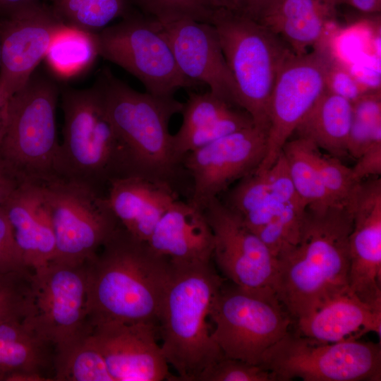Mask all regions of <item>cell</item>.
Instances as JSON below:
<instances>
[{"instance_id": "1", "label": "cell", "mask_w": 381, "mask_h": 381, "mask_svg": "<svg viewBox=\"0 0 381 381\" xmlns=\"http://www.w3.org/2000/svg\"><path fill=\"white\" fill-rule=\"evenodd\" d=\"M87 262L88 325H158L171 265L121 224Z\"/></svg>"}, {"instance_id": "2", "label": "cell", "mask_w": 381, "mask_h": 381, "mask_svg": "<svg viewBox=\"0 0 381 381\" xmlns=\"http://www.w3.org/2000/svg\"><path fill=\"white\" fill-rule=\"evenodd\" d=\"M351 204L306 209L298 242L277 258L273 289L291 318L312 313L347 289Z\"/></svg>"}, {"instance_id": "3", "label": "cell", "mask_w": 381, "mask_h": 381, "mask_svg": "<svg viewBox=\"0 0 381 381\" xmlns=\"http://www.w3.org/2000/svg\"><path fill=\"white\" fill-rule=\"evenodd\" d=\"M171 265L158 319L161 348L178 380L199 381L224 356L212 338L210 315L225 279L211 261Z\"/></svg>"}, {"instance_id": "4", "label": "cell", "mask_w": 381, "mask_h": 381, "mask_svg": "<svg viewBox=\"0 0 381 381\" xmlns=\"http://www.w3.org/2000/svg\"><path fill=\"white\" fill-rule=\"evenodd\" d=\"M107 116L120 141L128 176L164 181L174 186L181 162L173 148L169 124L183 103L174 96L140 92L108 68L95 83Z\"/></svg>"}, {"instance_id": "5", "label": "cell", "mask_w": 381, "mask_h": 381, "mask_svg": "<svg viewBox=\"0 0 381 381\" xmlns=\"http://www.w3.org/2000/svg\"><path fill=\"white\" fill-rule=\"evenodd\" d=\"M63 139L56 177L83 185L106 197L114 179L128 176L122 147L95 83L62 92Z\"/></svg>"}, {"instance_id": "6", "label": "cell", "mask_w": 381, "mask_h": 381, "mask_svg": "<svg viewBox=\"0 0 381 381\" xmlns=\"http://www.w3.org/2000/svg\"><path fill=\"white\" fill-rule=\"evenodd\" d=\"M211 24L238 87L241 107L256 127L268 131L274 83L295 54L280 36L241 13L217 9Z\"/></svg>"}, {"instance_id": "7", "label": "cell", "mask_w": 381, "mask_h": 381, "mask_svg": "<svg viewBox=\"0 0 381 381\" xmlns=\"http://www.w3.org/2000/svg\"><path fill=\"white\" fill-rule=\"evenodd\" d=\"M59 96V87L52 79L34 72L11 97L0 154L23 182L42 184L56 178Z\"/></svg>"}, {"instance_id": "8", "label": "cell", "mask_w": 381, "mask_h": 381, "mask_svg": "<svg viewBox=\"0 0 381 381\" xmlns=\"http://www.w3.org/2000/svg\"><path fill=\"white\" fill-rule=\"evenodd\" d=\"M212 336L223 354L260 365L288 332L291 316L272 289L253 292L224 284L210 311Z\"/></svg>"}, {"instance_id": "9", "label": "cell", "mask_w": 381, "mask_h": 381, "mask_svg": "<svg viewBox=\"0 0 381 381\" xmlns=\"http://www.w3.org/2000/svg\"><path fill=\"white\" fill-rule=\"evenodd\" d=\"M260 365L277 381H380L381 349L371 341L325 342L288 332L266 351Z\"/></svg>"}, {"instance_id": "10", "label": "cell", "mask_w": 381, "mask_h": 381, "mask_svg": "<svg viewBox=\"0 0 381 381\" xmlns=\"http://www.w3.org/2000/svg\"><path fill=\"white\" fill-rule=\"evenodd\" d=\"M97 38L99 55L138 78L150 94L174 96L197 84L180 71L165 30L154 18L130 13Z\"/></svg>"}, {"instance_id": "11", "label": "cell", "mask_w": 381, "mask_h": 381, "mask_svg": "<svg viewBox=\"0 0 381 381\" xmlns=\"http://www.w3.org/2000/svg\"><path fill=\"white\" fill-rule=\"evenodd\" d=\"M41 186L55 236L52 260L83 263L92 260L121 224L106 197L58 177Z\"/></svg>"}, {"instance_id": "12", "label": "cell", "mask_w": 381, "mask_h": 381, "mask_svg": "<svg viewBox=\"0 0 381 381\" xmlns=\"http://www.w3.org/2000/svg\"><path fill=\"white\" fill-rule=\"evenodd\" d=\"M87 262L52 260L33 272L32 311L26 316L54 348V354L87 336Z\"/></svg>"}, {"instance_id": "13", "label": "cell", "mask_w": 381, "mask_h": 381, "mask_svg": "<svg viewBox=\"0 0 381 381\" xmlns=\"http://www.w3.org/2000/svg\"><path fill=\"white\" fill-rule=\"evenodd\" d=\"M222 202L266 245L294 231L306 207L296 192L282 151L268 169L238 181Z\"/></svg>"}, {"instance_id": "14", "label": "cell", "mask_w": 381, "mask_h": 381, "mask_svg": "<svg viewBox=\"0 0 381 381\" xmlns=\"http://www.w3.org/2000/svg\"><path fill=\"white\" fill-rule=\"evenodd\" d=\"M329 54L327 48L318 47L309 53L294 54L282 68L270 99L266 152L256 171L272 166L299 122L327 90Z\"/></svg>"}, {"instance_id": "15", "label": "cell", "mask_w": 381, "mask_h": 381, "mask_svg": "<svg viewBox=\"0 0 381 381\" xmlns=\"http://www.w3.org/2000/svg\"><path fill=\"white\" fill-rule=\"evenodd\" d=\"M267 138V131L253 126L186 154L181 164L192 179L188 202L202 210L233 183L254 171L265 155Z\"/></svg>"}, {"instance_id": "16", "label": "cell", "mask_w": 381, "mask_h": 381, "mask_svg": "<svg viewBox=\"0 0 381 381\" xmlns=\"http://www.w3.org/2000/svg\"><path fill=\"white\" fill-rule=\"evenodd\" d=\"M202 211L214 236L212 258L224 276L246 291L274 290L277 260L264 242L219 198Z\"/></svg>"}, {"instance_id": "17", "label": "cell", "mask_w": 381, "mask_h": 381, "mask_svg": "<svg viewBox=\"0 0 381 381\" xmlns=\"http://www.w3.org/2000/svg\"><path fill=\"white\" fill-rule=\"evenodd\" d=\"M0 89L12 97L34 73L55 34L64 23L48 5L39 0L15 9L0 18Z\"/></svg>"}, {"instance_id": "18", "label": "cell", "mask_w": 381, "mask_h": 381, "mask_svg": "<svg viewBox=\"0 0 381 381\" xmlns=\"http://www.w3.org/2000/svg\"><path fill=\"white\" fill-rule=\"evenodd\" d=\"M158 325L149 322H102L89 340L102 354L114 381L171 380L169 363L156 340Z\"/></svg>"}, {"instance_id": "19", "label": "cell", "mask_w": 381, "mask_h": 381, "mask_svg": "<svg viewBox=\"0 0 381 381\" xmlns=\"http://www.w3.org/2000/svg\"><path fill=\"white\" fill-rule=\"evenodd\" d=\"M349 287L370 305L381 308V180L362 181L351 202Z\"/></svg>"}, {"instance_id": "20", "label": "cell", "mask_w": 381, "mask_h": 381, "mask_svg": "<svg viewBox=\"0 0 381 381\" xmlns=\"http://www.w3.org/2000/svg\"><path fill=\"white\" fill-rule=\"evenodd\" d=\"M161 24L182 74L207 85L214 95L241 108L238 87L214 27L188 18Z\"/></svg>"}, {"instance_id": "21", "label": "cell", "mask_w": 381, "mask_h": 381, "mask_svg": "<svg viewBox=\"0 0 381 381\" xmlns=\"http://www.w3.org/2000/svg\"><path fill=\"white\" fill-rule=\"evenodd\" d=\"M2 207L26 267L37 272L47 266L56 241L41 184L23 182Z\"/></svg>"}, {"instance_id": "22", "label": "cell", "mask_w": 381, "mask_h": 381, "mask_svg": "<svg viewBox=\"0 0 381 381\" xmlns=\"http://www.w3.org/2000/svg\"><path fill=\"white\" fill-rule=\"evenodd\" d=\"M182 123L172 136L176 158L233 132L255 126L250 114L210 90L190 92L181 112Z\"/></svg>"}, {"instance_id": "23", "label": "cell", "mask_w": 381, "mask_h": 381, "mask_svg": "<svg viewBox=\"0 0 381 381\" xmlns=\"http://www.w3.org/2000/svg\"><path fill=\"white\" fill-rule=\"evenodd\" d=\"M157 254L173 264L210 262L214 236L202 210L176 200L147 241Z\"/></svg>"}, {"instance_id": "24", "label": "cell", "mask_w": 381, "mask_h": 381, "mask_svg": "<svg viewBox=\"0 0 381 381\" xmlns=\"http://www.w3.org/2000/svg\"><path fill=\"white\" fill-rule=\"evenodd\" d=\"M297 325L301 335L325 342L357 339L370 332L380 338L381 308L365 302L348 288L297 319Z\"/></svg>"}, {"instance_id": "25", "label": "cell", "mask_w": 381, "mask_h": 381, "mask_svg": "<svg viewBox=\"0 0 381 381\" xmlns=\"http://www.w3.org/2000/svg\"><path fill=\"white\" fill-rule=\"evenodd\" d=\"M54 346L25 318L0 325V381L51 380Z\"/></svg>"}, {"instance_id": "26", "label": "cell", "mask_w": 381, "mask_h": 381, "mask_svg": "<svg viewBox=\"0 0 381 381\" xmlns=\"http://www.w3.org/2000/svg\"><path fill=\"white\" fill-rule=\"evenodd\" d=\"M352 102L327 90L295 128L296 138H305L335 157L348 155Z\"/></svg>"}, {"instance_id": "27", "label": "cell", "mask_w": 381, "mask_h": 381, "mask_svg": "<svg viewBox=\"0 0 381 381\" xmlns=\"http://www.w3.org/2000/svg\"><path fill=\"white\" fill-rule=\"evenodd\" d=\"M98 55L97 33L64 24L44 59L56 75L71 78L90 68Z\"/></svg>"}, {"instance_id": "28", "label": "cell", "mask_w": 381, "mask_h": 381, "mask_svg": "<svg viewBox=\"0 0 381 381\" xmlns=\"http://www.w3.org/2000/svg\"><path fill=\"white\" fill-rule=\"evenodd\" d=\"M314 147L310 141L296 138L287 140L282 148L296 192L309 209L338 205L322 183L314 158Z\"/></svg>"}, {"instance_id": "29", "label": "cell", "mask_w": 381, "mask_h": 381, "mask_svg": "<svg viewBox=\"0 0 381 381\" xmlns=\"http://www.w3.org/2000/svg\"><path fill=\"white\" fill-rule=\"evenodd\" d=\"M48 5L65 25L97 33L114 19L130 13L129 0H49Z\"/></svg>"}, {"instance_id": "30", "label": "cell", "mask_w": 381, "mask_h": 381, "mask_svg": "<svg viewBox=\"0 0 381 381\" xmlns=\"http://www.w3.org/2000/svg\"><path fill=\"white\" fill-rule=\"evenodd\" d=\"M167 181L143 176L119 178L110 182L106 198L120 224L128 231Z\"/></svg>"}, {"instance_id": "31", "label": "cell", "mask_w": 381, "mask_h": 381, "mask_svg": "<svg viewBox=\"0 0 381 381\" xmlns=\"http://www.w3.org/2000/svg\"><path fill=\"white\" fill-rule=\"evenodd\" d=\"M53 379L57 381H114L102 354L87 335L54 354Z\"/></svg>"}, {"instance_id": "32", "label": "cell", "mask_w": 381, "mask_h": 381, "mask_svg": "<svg viewBox=\"0 0 381 381\" xmlns=\"http://www.w3.org/2000/svg\"><path fill=\"white\" fill-rule=\"evenodd\" d=\"M377 143H381L380 87L367 91L352 102L348 155L358 159Z\"/></svg>"}, {"instance_id": "33", "label": "cell", "mask_w": 381, "mask_h": 381, "mask_svg": "<svg viewBox=\"0 0 381 381\" xmlns=\"http://www.w3.org/2000/svg\"><path fill=\"white\" fill-rule=\"evenodd\" d=\"M337 12H320L302 18L281 20L266 26L280 36L296 55L321 40L327 24Z\"/></svg>"}, {"instance_id": "34", "label": "cell", "mask_w": 381, "mask_h": 381, "mask_svg": "<svg viewBox=\"0 0 381 381\" xmlns=\"http://www.w3.org/2000/svg\"><path fill=\"white\" fill-rule=\"evenodd\" d=\"M33 271L0 275V325L25 318L32 310Z\"/></svg>"}, {"instance_id": "35", "label": "cell", "mask_w": 381, "mask_h": 381, "mask_svg": "<svg viewBox=\"0 0 381 381\" xmlns=\"http://www.w3.org/2000/svg\"><path fill=\"white\" fill-rule=\"evenodd\" d=\"M313 155L322 183L333 201L338 205H349L361 183L356 180L351 168L339 158L322 153L316 145Z\"/></svg>"}, {"instance_id": "36", "label": "cell", "mask_w": 381, "mask_h": 381, "mask_svg": "<svg viewBox=\"0 0 381 381\" xmlns=\"http://www.w3.org/2000/svg\"><path fill=\"white\" fill-rule=\"evenodd\" d=\"M145 16L160 23L188 18L210 23L214 12L206 0H129Z\"/></svg>"}, {"instance_id": "37", "label": "cell", "mask_w": 381, "mask_h": 381, "mask_svg": "<svg viewBox=\"0 0 381 381\" xmlns=\"http://www.w3.org/2000/svg\"><path fill=\"white\" fill-rule=\"evenodd\" d=\"M336 0H275L255 20L265 26L320 12H337Z\"/></svg>"}, {"instance_id": "38", "label": "cell", "mask_w": 381, "mask_h": 381, "mask_svg": "<svg viewBox=\"0 0 381 381\" xmlns=\"http://www.w3.org/2000/svg\"><path fill=\"white\" fill-rule=\"evenodd\" d=\"M199 381H277V379L262 365L224 356L201 375Z\"/></svg>"}, {"instance_id": "39", "label": "cell", "mask_w": 381, "mask_h": 381, "mask_svg": "<svg viewBox=\"0 0 381 381\" xmlns=\"http://www.w3.org/2000/svg\"><path fill=\"white\" fill-rule=\"evenodd\" d=\"M326 88L351 102L370 90L332 54L329 55L327 64Z\"/></svg>"}, {"instance_id": "40", "label": "cell", "mask_w": 381, "mask_h": 381, "mask_svg": "<svg viewBox=\"0 0 381 381\" xmlns=\"http://www.w3.org/2000/svg\"><path fill=\"white\" fill-rule=\"evenodd\" d=\"M24 270L30 269L24 263L11 224L0 207V275Z\"/></svg>"}, {"instance_id": "41", "label": "cell", "mask_w": 381, "mask_h": 381, "mask_svg": "<svg viewBox=\"0 0 381 381\" xmlns=\"http://www.w3.org/2000/svg\"><path fill=\"white\" fill-rule=\"evenodd\" d=\"M351 168L356 181L361 182L365 178L381 174V143H377L366 150Z\"/></svg>"}, {"instance_id": "42", "label": "cell", "mask_w": 381, "mask_h": 381, "mask_svg": "<svg viewBox=\"0 0 381 381\" xmlns=\"http://www.w3.org/2000/svg\"><path fill=\"white\" fill-rule=\"evenodd\" d=\"M23 183L17 171L0 154V207Z\"/></svg>"}, {"instance_id": "43", "label": "cell", "mask_w": 381, "mask_h": 381, "mask_svg": "<svg viewBox=\"0 0 381 381\" xmlns=\"http://www.w3.org/2000/svg\"><path fill=\"white\" fill-rule=\"evenodd\" d=\"M275 0H242L241 13L254 20Z\"/></svg>"}, {"instance_id": "44", "label": "cell", "mask_w": 381, "mask_h": 381, "mask_svg": "<svg viewBox=\"0 0 381 381\" xmlns=\"http://www.w3.org/2000/svg\"><path fill=\"white\" fill-rule=\"evenodd\" d=\"M11 97L6 95L0 89V147L8 125Z\"/></svg>"}, {"instance_id": "45", "label": "cell", "mask_w": 381, "mask_h": 381, "mask_svg": "<svg viewBox=\"0 0 381 381\" xmlns=\"http://www.w3.org/2000/svg\"><path fill=\"white\" fill-rule=\"evenodd\" d=\"M343 4L368 13H380L381 10V0H344Z\"/></svg>"}, {"instance_id": "46", "label": "cell", "mask_w": 381, "mask_h": 381, "mask_svg": "<svg viewBox=\"0 0 381 381\" xmlns=\"http://www.w3.org/2000/svg\"><path fill=\"white\" fill-rule=\"evenodd\" d=\"M214 9H225L241 13L242 0H206Z\"/></svg>"}, {"instance_id": "47", "label": "cell", "mask_w": 381, "mask_h": 381, "mask_svg": "<svg viewBox=\"0 0 381 381\" xmlns=\"http://www.w3.org/2000/svg\"><path fill=\"white\" fill-rule=\"evenodd\" d=\"M32 0H0V18Z\"/></svg>"}, {"instance_id": "48", "label": "cell", "mask_w": 381, "mask_h": 381, "mask_svg": "<svg viewBox=\"0 0 381 381\" xmlns=\"http://www.w3.org/2000/svg\"><path fill=\"white\" fill-rule=\"evenodd\" d=\"M1 25L0 22V65H1Z\"/></svg>"}, {"instance_id": "49", "label": "cell", "mask_w": 381, "mask_h": 381, "mask_svg": "<svg viewBox=\"0 0 381 381\" xmlns=\"http://www.w3.org/2000/svg\"><path fill=\"white\" fill-rule=\"evenodd\" d=\"M338 5L343 4L344 0H336Z\"/></svg>"}]
</instances>
